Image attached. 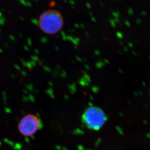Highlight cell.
<instances>
[{"instance_id":"2","label":"cell","mask_w":150,"mask_h":150,"mask_svg":"<svg viewBox=\"0 0 150 150\" xmlns=\"http://www.w3.org/2000/svg\"><path fill=\"white\" fill-rule=\"evenodd\" d=\"M106 120L104 111L96 106L88 108L82 116V122L84 126L92 130H99L103 126Z\"/></svg>"},{"instance_id":"1","label":"cell","mask_w":150,"mask_h":150,"mask_svg":"<svg viewBox=\"0 0 150 150\" xmlns=\"http://www.w3.org/2000/svg\"><path fill=\"white\" fill-rule=\"evenodd\" d=\"M64 18L59 11L49 9L43 12L38 19V27L47 35H54L61 31L64 25Z\"/></svg>"},{"instance_id":"3","label":"cell","mask_w":150,"mask_h":150,"mask_svg":"<svg viewBox=\"0 0 150 150\" xmlns=\"http://www.w3.org/2000/svg\"><path fill=\"white\" fill-rule=\"evenodd\" d=\"M40 125L38 117L32 114H28L24 116L19 122L18 131L23 136L31 137L37 133Z\"/></svg>"}]
</instances>
